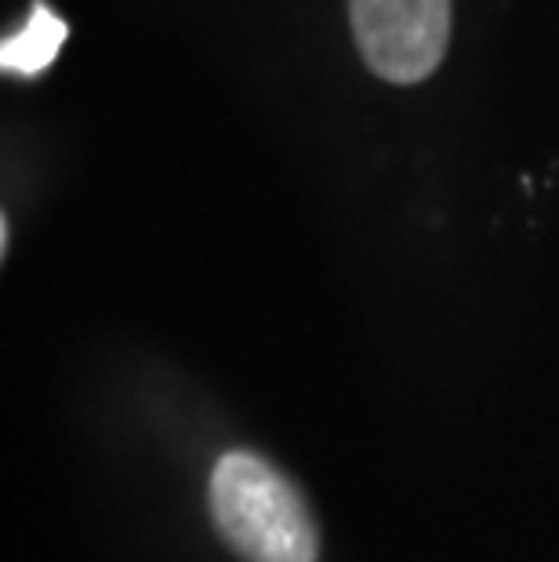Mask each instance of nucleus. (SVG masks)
Segmentation results:
<instances>
[{"instance_id":"1","label":"nucleus","mask_w":559,"mask_h":562,"mask_svg":"<svg viewBox=\"0 0 559 562\" xmlns=\"http://www.w3.org/2000/svg\"><path fill=\"white\" fill-rule=\"evenodd\" d=\"M211 519L241 562H316L320 533L305 497L258 453L233 450L211 472Z\"/></svg>"},{"instance_id":"2","label":"nucleus","mask_w":559,"mask_h":562,"mask_svg":"<svg viewBox=\"0 0 559 562\" xmlns=\"http://www.w3.org/2000/svg\"><path fill=\"white\" fill-rule=\"evenodd\" d=\"M364 63L382 80L418 83L450 41V0H349Z\"/></svg>"},{"instance_id":"3","label":"nucleus","mask_w":559,"mask_h":562,"mask_svg":"<svg viewBox=\"0 0 559 562\" xmlns=\"http://www.w3.org/2000/svg\"><path fill=\"white\" fill-rule=\"evenodd\" d=\"M66 33H69L66 22L58 19L52 8L33 4V15L26 22V30L0 44V63H4V69H15V74H22V77L41 74V69H47L55 63Z\"/></svg>"}]
</instances>
